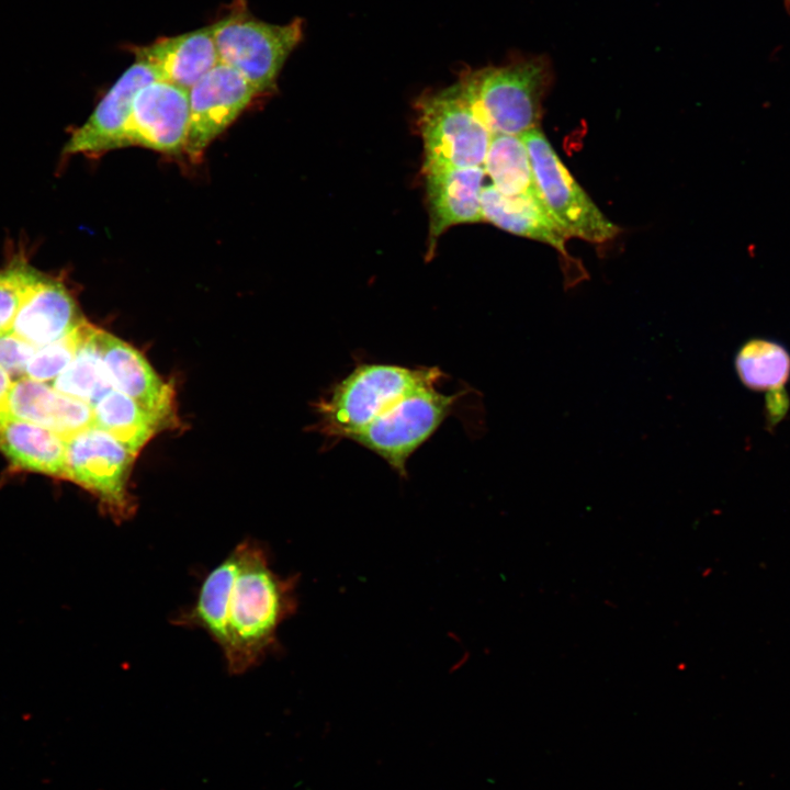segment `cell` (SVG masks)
<instances>
[{
    "label": "cell",
    "instance_id": "cell-9",
    "mask_svg": "<svg viewBox=\"0 0 790 790\" xmlns=\"http://www.w3.org/2000/svg\"><path fill=\"white\" fill-rule=\"evenodd\" d=\"M258 92L236 69L223 63L190 90V123L184 154L200 160L207 146L248 106Z\"/></svg>",
    "mask_w": 790,
    "mask_h": 790
},
{
    "label": "cell",
    "instance_id": "cell-13",
    "mask_svg": "<svg viewBox=\"0 0 790 790\" xmlns=\"http://www.w3.org/2000/svg\"><path fill=\"white\" fill-rule=\"evenodd\" d=\"M483 221L508 233L531 238L554 247L563 257L568 271L586 272L566 250L567 235L552 217L538 190L518 196L501 194L494 185H485L481 194ZM577 280L583 278L574 271Z\"/></svg>",
    "mask_w": 790,
    "mask_h": 790
},
{
    "label": "cell",
    "instance_id": "cell-21",
    "mask_svg": "<svg viewBox=\"0 0 790 790\" xmlns=\"http://www.w3.org/2000/svg\"><path fill=\"white\" fill-rule=\"evenodd\" d=\"M735 366L741 381L757 391L772 395L771 417L780 418L788 405L781 398V388L790 375V356L778 343L753 340L737 352Z\"/></svg>",
    "mask_w": 790,
    "mask_h": 790
},
{
    "label": "cell",
    "instance_id": "cell-18",
    "mask_svg": "<svg viewBox=\"0 0 790 790\" xmlns=\"http://www.w3.org/2000/svg\"><path fill=\"white\" fill-rule=\"evenodd\" d=\"M0 451L19 469L64 478L66 440L46 427L0 418Z\"/></svg>",
    "mask_w": 790,
    "mask_h": 790
},
{
    "label": "cell",
    "instance_id": "cell-17",
    "mask_svg": "<svg viewBox=\"0 0 790 790\" xmlns=\"http://www.w3.org/2000/svg\"><path fill=\"white\" fill-rule=\"evenodd\" d=\"M81 319L66 285L45 274L19 308L11 331L38 348L66 336Z\"/></svg>",
    "mask_w": 790,
    "mask_h": 790
},
{
    "label": "cell",
    "instance_id": "cell-6",
    "mask_svg": "<svg viewBox=\"0 0 790 790\" xmlns=\"http://www.w3.org/2000/svg\"><path fill=\"white\" fill-rule=\"evenodd\" d=\"M437 384L414 388L374 418L350 440L381 456L400 476H406L409 456L450 415L463 392L445 395Z\"/></svg>",
    "mask_w": 790,
    "mask_h": 790
},
{
    "label": "cell",
    "instance_id": "cell-27",
    "mask_svg": "<svg viewBox=\"0 0 790 790\" xmlns=\"http://www.w3.org/2000/svg\"><path fill=\"white\" fill-rule=\"evenodd\" d=\"M783 2H785V5H786L788 12L790 13V0H783Z\"/></svg>",
    "mask_w": 790,
    "mask_h": 790
},
{
    "label": "cell",
    "instance_id": "cell-14",
    "mask_svg": "<svg viewBox=\"0 0 790 790\" xmlns=\"http://www.w3.org/2000/svg\"><path fill=\"white\" fill-rule=\"evenodd\" d=\"M102 353L113 388L131 397L144 409L169 421L174 393L144 356L122 339L102 330Z\"/></svg>",
    "mask_w": 790,
    "mask_h": 790
},
{
    "label": "cell",
    "instance_id": "cell-4",
    "mask_svg": "<svg viewBox=\"0 0 790 790\" xmlns=\"http://www.w3.org/2000/svg\"><path fill=\"white\" fill-rule=\"evenodd\" d=\"M210 26L221 63L239 71L258 94L275 88L284 63L303 38L301 18L271 24L239 3Z\"/></svg>",
    "mask_w": 790,
    "mask_h": 790
},
{
    "label": "cell",
    "instance_id": "cell-23",
    "mask_svg": "<svg viewBox=\"0 0 790 790\" xmlns=\"http://www.w3.org/2000/svg\"><path fill=\"white\" fill-rule=\"evenodd\" d=\"M24 251H16L0 268V335L11 331L22 303L44 278Z\"/></svg>",
    "mask_w": 790,
    "mask_h": 790
},
{
    "label": "cell",
    "instance_id": "cell-2",
    "mask_svg": "<svg viewBox=\"0 0 790 790\" xmlns=\"http://www.w3.org/2000/svg\"><path fill=\"white\" fill-rule=\"evenodd\" d=\"M553 82L545 55H514L501 65L463 69L455 87L490 134L518 135L538 128Z\"/></svg>",
    "mask_w": 790,
    "mask_h": 790
},
{
    "label": "cell",
    "instance_id": "cell-19",
    "mask_svg": "<svg viewBox=\"0 0 790 790\" xmlns=\"http://www.w3.org/2000/svg\"><path fill=\"white\" fill-rule=\"evenodd\" d=\"M102 329L84 320L76 354L52 386L93 406L113 388L102 353Z\"/></svg>",
    "mask_w": 790,
    "mask_h": 790
},
{
    "label": "cell",
    "instance_id": "cell-3",
    "mask_svg": "<svg viewBox=\"0 0 790 790\" xmlns=\"http://www.w3.org/2000/svg\"><path fill=\"white\" fill-rule=\"evenodd\" d=\"M443 377L438 368L361 364L317 402V429L329 439H351L400 397Z\"/></svg>",
    "mask_w": 790,
    "mask_h": 790
},
{
    "label": "cell",
    "instance_id": "cell-26",
    "mask_svg": "<svg viewBox=\"0 0 790 790\" xmlns=\"http://www.w3.org/2000/svg\"><path fill=\"white\" fill-rule=\"evenodd\" d=\"M14 380L0 366V418L10 416L9 397Z\"/></svg>",
    "mask_w": 790,
    "mask_h": 790
},
{
    "label": "cell",
    "instance_id": "cell-12",
    "mask_svg": "<svg viewBox=\"0 0 790 790\" xmlns=\"http://www.w3.org/2000/svg\"><path fill=\"white\" fill-rule=\"evenodd\" d=\"M484 167L449 168L425 172L429 211V245L433 255L438 238L450 227L483 221L481 194Z\"/></svg>",
    "mask_w": 790,
    "mask_h": 790
},
{
    "label": "cell",
    "instance_id": "cell-22",
    "mask_svg": "<svg viewBox=\"0 0 790 790\" xmlns=\"http://www.w3.org/2000/svg\"><path fill=\"white\" fill-rule=\"evenodd\" d=\"M484 169L492 185L504 195L518 196L537 191L529 153L521 136L493 134Z\"/></svg>",
    "mask_w": 790,
    "mask_h": 790
},
{
    "label": "cell",
    "instance_id": "cell-20",
    "mask_svg": "<svg viewBox=\"0 0 790 790\" xmlns=\"http://www.w3.org/2000/svg\"><path fill=\"white\" fill-rule=\"evenodd\" d=\"M92 411L93 425L112 435L135 456L167 424L115 388L103 395Z\"/></svg>",
    "mask_w": 790,
    "mask_h": 790
},
{
    "label": "cell",
    "instance_id": "cell-25",
    "mask_svg": "<svg viewBox=\"0 0 790 790\" xmlns=\"http://www.w3.org/2000/svg\"><path fill=\"white\" fill-rule=\"evenodd\" d=\"M37 347L21 339L12 331L0 335V366L12 377L25 376L29 360Z\"/></svg>",
    "mask_w": 790,
    "mask_h": 790
},
{
    "label": "cell",
    "instance_id": "cell-24",
    "mask_svg": "<svg viewBox=\"0 0 790 790\" xmlns=\"http://www.w3.org/2000/svg\"><path fill=\"white\" fill-rule=\"evenodd\" d=\"M84 320L60 339L38 347L26 364L25 376L45 383L54 381L74 359Z\"/></svg>",
    "mask_w": 790,
    "mask_h": 790
},
{
    "label": "cell",
    "instance_id": "cell-7",
    "mask_svg": "<svg viewBox=\"0 0 790 790\" xmlns=\"http://www.w3.org/2000/svg\"><path fill=\"white\" fill-rule=\"evenodd\" d=\"M521 138L529 153L539 195L567 237L595 244L613 239L620 227L602 214L575 181L541 129L533 128Z\"/></svg>",
    "mask_w": 790,
    "mask_h": 790
},
{
    "label": "cell",
    "instance_id": "cell-11",
    "mask_svg": "<svg viewBox=\"0 0 790 790\" xmlns=\"http://www.w3.org/2000/svg\"><path fill=\"white\" fill-rule=\"evenodd\" d=\"M160 79L154 67L136 57L98 103L88 120L77 127L63 147V158L83 155L100 156L124 147L125 127L136 93Z\"/></svg>",
    "mask_w": 790,
    "mask_h": 790
},
{
    "label": "cell",
    "instance_id": "cell-16",
    "mask_svg": "<svg viewBox=\"0 0 790 790\" xmlns=\"http://www.w3.org/2000/svg\"><path fill=\"white\" fill-rule=\"evenodd\" d=\"M9 414L46 427L65 440L93 425L92 406L26 376L13 382Z\"/></svg>",
    "mask_w": 790,
    "mask_h": 790
},
{
    "label": "cell",
    "instance_id": "cell-10",
    "mask_svg": "<svg viewBox=\"0 0 790 790\" xmlns=\"http://www.w3.org/2000/svg\"><path fill=\"white\" fill-rule=\"evenodd\" d=\"M190 123L189 90L162 79L135 95L124 147L142 146L169 155L184 151Z\"/></svg>",
    "mask_w": 790,
    "mask_h": 790
},
{
    "label": "cell",
    "instance_id": "cell-15",
    "mask_svg": "<svg viewBox=\"0 0 790 790\" xmlns=\"http://www.w3.org/2000/svg\"><path fill=\"white\" fill-rule=\"evenodd\" d=\"M135 55L150 64L160 79L187 90L221 63L211 26L161 37L137 47Z\"/></svg>",
    "mask_w": 790,
    "mask_h": 790
},
{
    "label": "cell",
    "instance_id": "cell-8",
    "mask_svg": "<svg viewBox=\"0 0 790 790\" xmlns=\"http://www.w3.org/2000/svg\"><path fill=\"white\" fill-rule=\"evenodd\" d=\"M133 455L105 430L92 425L66 440L64 478L92 493L115 521L134 511L127 485Z\"/></svg>",
    "mask_w": 790,
    "mask_h": 790
},
{
    "label": "cell",
    "instance_id": "cell-1",
    "mask_svg": "<svg viewBox=\"0 0 790 790\" xmlns=\"http://www.w3.org/2000/svg\"><path fill=\"white\" fill-rule=\"evenodd\" d=\"M296 583L271 568L260 544L245 540L205 576L176 622L206 632L228 672L240 675L273 648L279 627L297 608Z\"/></svg>",
    "mask_w": 790,
    "mask_h": 790
},
{
    "label": "cell",
    "instance_id": "cell-5",
    "mask_svg": "<svg viewBox=\"0 0 790 790\" xmlns=\"http://www.w3.org/2000/svg\"><path fill=\"white\" fill-rule=\"evenodd\" d=\"M416 111L424 144V173L484 167L492 134L454 83L421 95Z\"/></svg>",
    "mask_w": 790,
    "mask_h": 790
}]
</instances>
